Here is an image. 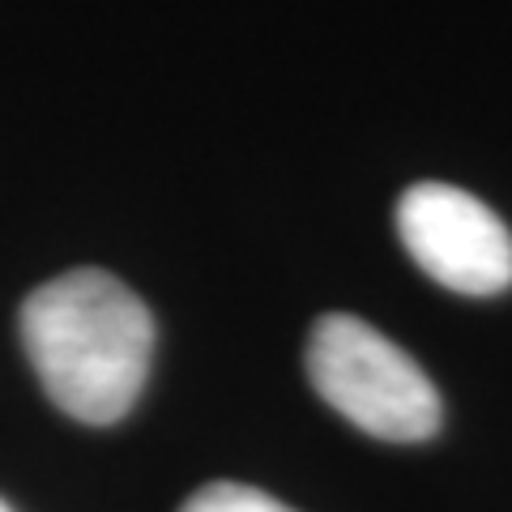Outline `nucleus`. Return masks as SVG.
I'll return each instance as SVG.
<instances>
[{
	"label": "nucleus",
	"mask_w": 512,
	"mask_h": 512,
	"mask_svg": "<svg viewBox=\"0 0 512 512\" xmlns=\"http://www.w3.org/2000/svg\"><path fill=\"white\" fill-rule=\"evenodd\" d=\"M22 342L47 397L77 423H120L141 397L154 316L120 278L73 269L22 303Z\"/></svg>",
	"instance_id": "f257e3e1"
},
{
	"label": "nucleus",
	"mask_w": 512,
	"mask_h": 512,
	"mask_svg": "<svg viewBox=\"0 0 512 512\" xmlns=\"http://www.w3.org/2000/svg\"><path fill=\"white\" fill-rule=\"evenodd\" d=\"M308 376L316 393L359 431L389 444L436 436L440 393L397 342L359 316H320L308 338Z\"/></svg>",
	"instance_id": "f03ea898"
},
{
	"label": "nucleus",
	"mask_w": 512,
	"mask_h": 512,
	"mask_svg": "<svg viewBox=\"0 0 512 512\" xmlns=\"http://www.w3.org/2000/svg\"><path fill=\"white\" fill-rule=\"evenodd\" d=\"M397 235L427 278L457 295L512 286V235L500 214L457 184H414L397 201Z\"/></svg>",
	"instance_id": "7ed1b4c3"
},
{
	"label": "nucleus",
	"mask_w": 512,
	"mask_h": 512,
	"mask_svg": "<svg viewBox=\"0 0 512 512\" xmlns=\"http://www.w3.org/2000/svg\"><path fill=\"white\" fill-rule=\"evenodd\" d=\"M180 512H295V508H286L274 495L244 483H210L192 495Z\"/></svg>",
	"instance_id": "20e7f679"
},
{
	"label": "nucleus",
	"mask_w": 512,
	"mask_h": 512,
	"mask_svg": "<svg viewBox=\"0 0 512 512\" xmlns=\"http://www.w3.org/2000/svg\"><path fill=\"white\" fill-rule=\"evenodd\" d=\"M0 512H9V504H5V500H0Z\"/></svg>",
	"instance_id": "39448f33"
}]
</instances>
